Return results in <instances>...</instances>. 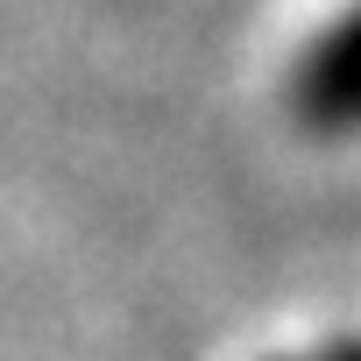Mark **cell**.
<instances>
[{
  "instance_id": "6da1fadb",
  "label": "cell",
  "mask_w": 361,
  "mask_h": 361,
  "mask_svg": "<svg viewBox=\"0 0 361 361\" xmlns=\"http://www.w3.org/2000/svg\"><path fill=\"white\" fill-rule=\"evenodd\" d=\"M298 114L312 128H347L354 114V15H333L326 36L298 57Z\"/></svg>"
}]
</instances>
